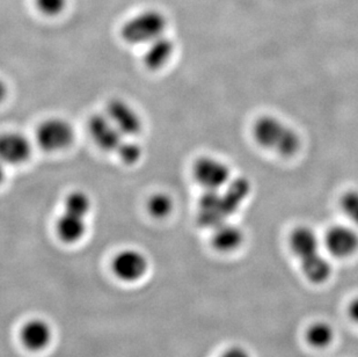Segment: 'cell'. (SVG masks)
Masks as SVG:
<instances>
[{"instance_id":"8","label":"cell","mask_w":358,"mask_h":357,"mask_svg":"<svg viewBox=\"0 0 358 357\" xmlns=\"http://www.w3.org/2000/svg\"><path fill=\"white\" fill-rule=\"evenodd\" d=\"M106 115L127 139L135 137L142 132L144 125L142 116L123 99H112L106 107Z\"/></svg>"},{"instance_id":"25","label":"cell","mask_w":358,"mask_h":357,"mask_svg":"<svg viewBox=\"0 0 358 357\" xmlns=\"http://www.w3.org/2000/svg\"><path fill=\"white\" fill-rule=\"evenodd\" d=\"M5 178H6V169H5V164L0 160V185L3 183Z\"/></svg>"},{"instance_id":"13","label":"cell","mask_w":358,"mask_h":357,"mask_svg":"<svg viewBox=\"0 0 358 357\" xmlns=\"http://www.w3.org/2000/svg\"><path fill=\"white\" fill-rule=\"evenodd\" d=\"M21 341L29 351H40L47 348L52 339V330L47 321L33 319L21 328Z\"/></svg>"},{"instance_id":"16","label":"cell","mask_w":358,"mask_h":357,"mask_svg":"<svg viewBox=\"0 0 358 357\" xmlns=\"http://www.w3.org/2000/svg\"><path fill=\"white\" fill-rule=\"evenodd\" d=\"M334 339V328L326 321H315L311 323L305 332V340L315 349L329 347Z\"/></svg>"},{"instance_id":"4","label":"cell","mask_w":358,"mask_h":357,"mask_svg":"<svg viewBox=\"0 0 358 357\" xmlns=\"http://www.w3.org/2000/svg\"><path fill=\"white\" fill-rule=\"evenodd\" d=\"M166 28L165 14L158 10H145L125 21L121 28V37L131 46H146L162 36Z\"/></svg>"},{"instance_id":"24","label":"cell","mask_w":358,"mask_h":357,"mask_svg":"<svg viewBox=\"0 0 358 357\" xmlns=\"http://www.w3.org/2000/svg\"><path fill=\"white\" fill-rule=\"evenodd\" d=\"M7 92L8 90H7L6 84L0 79V102H3L6 99Z\"/></svg>"},{"instance_id":"21","label":"cell","mask_w":358,"mask_h":357,"mask_svg":"<svg viewBox=\"0 0 358 357\" xmlns=\"http://www.w3.org/2000/svg\"><path fill=\"white\" fill-rule=\"evenodd\" d=\"M68 0H35V5L40 13L45 17H57L63 13Z\"/></svg>"},{"instance_id":"9","label":"cell","mask_w":358,"mask_h":357,"mask_svg":"<svg viewBox=\"0 0 358 357\" xmlns=\"http://www.w3.org/2000/svg\"><path fill=\"white\" fill-rule=\"evenodd\" d=\"M88 132L92 141L100 150L114 153H116L123 141L127 139L106 114L94 115L90 118Z\"/></svg>"},{"instance_id":"22","label":"cell","mask_w":358,"mask_h":357,"mask_svg":"<svg viewBox=\"0 0 358 357\" xmlns=\"http://www.w3.org/2000/svg\"><path fill=\"white\" fill-rule=\"evenodd\" d=\"M218 357H252L250 351L241 346H232L227 348Z\"/></svg>"},{"instance_id":"6","label":"cell","mask_w":358,"mask_h":357,"mask_svg":"<svg viewBox=\"0 0 358 357\" xmlns=\"http://www.w3.org/2000/svg\"><path fill=\"white\" fill-rule=\"evenodd\" d=\"M193 176L206 192L224 188L234 178L227 162L213 155H203L194 162Z\"/></svg>"},{"instance_id":"23","label":"cell","mask_w":358,"mask_h":357,"mask_svg":"<svg viewBox=\"0 0 358 357\" xmlns=\"http://www.w3.org/2000/svg\"><path fill=\"white\" fill-rule=\"evenodd\" d=\"M347 312H348V317L352 319L356 325H358V297L350 300L347 307Z\"/></svg>"},{"instance_id":"11","label":"cell","mask_w":358,"mask_h":357,"mask_svg":"<svg viewBox=\"0 0 358 357\" xmlns=\"http://www.w3.org/2000/svg\"><path fill=\"white\" fill-rule=\"evenodd\" d=\"M31 143L20 132H8L0 135V160L5 165H20L31 158Z\"/></svg>"},{"instance_id":"3","label":"cell","mask_w":358,"mask_h":357,"mask_svg":"<svg viewBox=\"0 0 358 357\" xmlns=\"http://www.w3.org/2000/svg\"><path fill=\"white\" fill-rule=\"evenodd\" d=\"M252 132L261 148L280 157H294L301 150V139L297 130L274 115L257 118Z\"/></svg>"},{"instance_id":"2","label":"cell","mask_w":358,"mask_h":357,"mask_svg":"<svg viewBox=\"0 0 358 357\" xmlns=\"http://www.w3.org/2000/svg\"><path fill=\"white\" fill-rule=\"evenodd\" d=\"M289 246L308 282L317 286L327 282L331 275V265L322 251V241L311 227L297 226L292 230Z\"/></svg>"},{"instance_id":"14","label":"cell","mask_w":358,"mask_h":357,"mask_svg":"<svg viewBox=\"0 0 358 357\" xmlns=\"http://www.w3.org/2000/svg\"><path fill=\"white\" fill-rule=\"evenodd\" d=\"M245 240L243 230L234 223H222L213 229L211 243L215 250L220 253H232L241 247Z\"/></svg>"},{"instance_id":"18","label":"cell","mask_w":358,"mask_h":357,"mask_svg":"<svg viewBox=\"0 0 358 357\" xmlns=\"http://www.w3.org/2000/svg\"><path fill=\"white\" fill-rule=\"evenodd\" d=\"M92 209V200L83 190H73L64 200V211L87 217Z\"/></svg>"},{"instance_id":"20","label":"cell","mask_w":358,"mask_h":357,"mask_svg":"<svg viewBox=\"0 0 358 357\" xmlns=\"http://www.w3.org/2000/svg\"><path fill=\"white\" fill-rule=\"evenodd\" d=\"M116 155L127 165H135L142 158L143 148L139 143L125 139L116 151Z\"/></svg>"},{"instance_id":"10","label":"cell","mask_w":358,"mask_h":357,"mask_svg":"<svg viewBox=\"0 0 358 357\" xmlns=\"http://www.w3.org/2000/svg\"><path fill=\"white\" fill-rule=\"evenodd\" d=\"M112 268L120 280L136 282L145 275L149 268V261L139 251L123 250L113 259Z\"/></svg>"},{"instance_id":"7","label":"cell","mask_w":358,"mask_h":357,"mask_svg":"<svg viewBox=\"0 0 358 357\" xmlns=\"http://www.w3.org/2000/svg\"><path fill=\"white\" fill-rule=\"evenodd\" d=\"M324 250L338 259H347L358 252V233L350 225H334L327 230L322 239Z\"/></svg>"},{"instance_id":"19","label":"cell","mask_w":358,"mask_h":357,"mask_svg":"<svg viewBox=\"0 0 358 357\" xmlns=\"http://www.w3.org/2000/svg\"><path fill=\"white\" fill-rule=\"evenodd\" d=\"M340 209L352 226H358V190L350 189L342 194Z\"/></svg>"},{"instance_id":"15","label":"cell","mask_w":358,"mask_h":357,"mask_svg":"<svg viewBox=\"0 0 358 357\" xmlns=\"http://www.w3.org/2000/svg\"><path fill=\"white\" fill-rule=\"evenodd\" d=\"M87 217L63 211L56 223V232L59 239L65 244L80 241L87 231Z\"/></svg>"},{"instance_id":"12","label":"cell","mask_w":358,"mask_h":357,"mask_svg":"<svg viewBox=\"0 0 358 357\" xmlns=\"http://www.w3.org/2000/svg\"><path fill=\"white\" fill-rule=\"evenodd\" d=\"M174 54V44L169 37H158L156 40L146 44L145 51L143 54V62L146 69L151 71H159L169 64Z\"/></svg>"},{"instance_id":"5","label":"cell","mask_w":358,"mask_h":357,"mask_svg":"<svg viewBox=\"0 0 358 357\" xmlns=\"http://www.w3.org/2000/svg\"><path fill=\"white\" fill-rule=\"evenodd\" d=\"M36 142L45 152L64 151L75 142V129L64 118H47L38 127Z\"/></svg>"},{"instance_id":"17","label":"cell","mask_w":358,"mask_h":357,"mask_svg":"<svg viewBox=\"0 0 358 357\" xmlns=\"http://www.w3.org/2000/svg\"><path fill=\"white\" fill-rule=\"evenodd\" d=\"M174 210V201L166 192H156L148 200V211L157 219L169 217Z\"/></svg>"},{"instance_id":"1","label":"cell","mask_w":358,"mask_h":357,"mask_svg":"<svg viewBox=\"0 0 358 357\" xmlns=\"http://www.w3.org/2000/svg\"><path fill=\"white\" fill-rule=\"evenodd\" d=\"M250 194L247 178H232L224 188L206 192L201 197L197 211L199 225L213 230L222 223L229 222Z\"/></svg>"}]
</instances>
